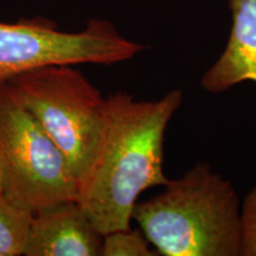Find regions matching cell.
<instances>
[{"label":"cell","instance_id":"6","mask_svg":"<svg viewBox=\"0 0 256 256\" xmlns=\"http://www.w3.org/2000/svg\"><path fill=\"white\" fill-rule=\"evenodd\" d=\"M102 241L78 200H66L32 215L24 256H98Z\"/></svg>","mask_w":256,"mask_h":256},{"label":"cell","instance_id":"2","mask_svg":"<svg viewBox=\"0 0 256 256\" xmlns=\"http://www.w3.org/2000/svg\"><path fill=\"white\" fill-rule=\"evenodd\" d=\"M145 238L164 256H240L241 206L230 182L197 164L133 209Z\"/></svg>","mask_w":256,"mask_h":256},{"label":"cell","instance_id":"10","mask_svg":"<svg viewBox=\"0 0 256 256\" xmlns=\"http://www.w3.org/2000/svg\"><path fill=\"white\" fill-rule=\"evenodd\" d=\"M242 256H256V188L249 192L241 208Z\"/></svg>","mask_w":256,"mask_h":256},{"label":"cell","instance_id":"5","mask_svg":"<svg viewBox=\"0 0 256 256\" xmlns=\"http://www.w3.org/2000/svg\"><path fill=\"white\" fill-rule=\"evenodd\" d=\"M144 49L104 19H90L76 32L60 30L56 22L44 17L0 22V83L48 66H110L133 58Z\"/></svg>","mask_w":256,"mask_h":256},{"label":"cell","instance_id":"11","mask_svg":"<svg viewBox=\"0 0 256 256\" xmlns=\"http://www.w3.org/2000/svg\"><path fill=\"white\" fill-rule=\"evenodd\" d=\"M4 194V179H2V168H0V194Z\"/></svg>","mask_w":256,"mask_h":256},{"label":"cell","instance_id":"9","mask_svg":"<svg viewBox=\"0 0 256 256\" xmlns=\"http://www.w3.org/2000/svg\"><path fill=\"white\" fill-rule=\"evenodd\" d=\"M150 242L142 230H116L104 235V256H152L156 255L148 247Z\"/></svg>","mask_w":256,"mask_h":256},{"label":"cell","instance_id":"1","mask_svg":"<svg viewBox=\"0 0 256 256\" xmlns=\"http://www.w3.org/2000/svg\"><path fill=\"white\" fill-rule=\"evenodd\" d=\"M182 101L179 89L156 101H138L124 92L106 98L101 140L78 196L101 235L132 228L140 194L168 184L164 136Z\"/></svg>","mask_w":256,"mask_h":256},{"label":"cell","instance_id":"3","mask_svg":"<svg viewBox=\"0 0 256 256\" xmlns=\"http://www.w3.org/2000/svg\"><path fill=\"white\" fill-rule=\"evenodd\" d=\"M68 160L78 183L101 140L106 98L75 66H48L5 82Z\"/></svg>","mask_w":256,"mask_h":256},{"label":"cell","instance_id":"8","mask_svg":"<svg viewBox=\"0 0 256 256\" xmlns=\"http://www.w3.org/2000/svg\"><path fill=\"white\" fill-rule=\"evenodd\" d=\"M32 215L0 194V256H22L26 247Z\"/></svg>","mask_w":256,"mask_h":256},{"label":"cell","instance_id":"4","mask_svg":"<svg viewBox=\"0 0 256 256\" xmlns=\"http://www.w3.org/2000/svg\"><path fill=\"white\" fill-rule=\"evenodd\" d=\"M0 168L4 194L31 215L78 200L68 160L30 112L0 83Z\"/></svg>","mask_w":256,"mask_h":256},{"label":"cell","instance_id":"7","mask_svg":"<svg viewBox=\"0 0 256 256\" xmlns=\"http://www.w3.org/2000/svg\"><path fill=\"white\" fill-rule=\"evenodd\" d=\"M232 28L223 54L202 78L209 92H223L243 81L256 83V0H229Z\"/></svg>","mask_w":256,"mask_h":256}]
</instances>
